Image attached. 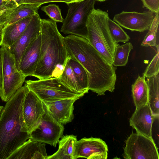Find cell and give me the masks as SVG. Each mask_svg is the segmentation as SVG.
<instances>
[{
	"instance_id": "7a4b0ae2",
	"label": "cell",
	"mask_w": 159,
	"mask_h": 159,
	"mask_svg": "<svg viewBox=\"0 0 159 159\" xmlns=\"http://www.w3.org/2000/svg\"><path fill=\"white\" fill-rule=\"evenodd\" d=\"M29 90L25 84L7 101L0 115V159H8L30 138L22 115L25 96Z\"/></svg>"
},
{
	"instance_id": "5b68a950",
	"label": "cell",
	"mask_w": 159,
	"mask_h": 159,
	"mask_svg": "<svg viewBox=\"0 0 159 159\" xmlns=\"http://www.w3.org/2000/svg\"><path fill=\"white\" fill-rule=\"evenodd\" d=\"M25 84L43 102L79 98L85 94L74 91L62 83L59 77L25 81Z\"/></svg>"
},
{
	"instance_id": "603a6c76",
	"label": "cell",
	"mask_w": 159,
	"mask_h": 159,
	"mask_svg": "<svg viewBox=\"0 0 159 159\" xmlns=\"http://www.w3.org/2000/svg\"><path fill=\"white\" fill-rule=\"evenodd\" d=\"M83 92L87 93L89 89V80L87 73L83 66L77 60L70 57L67 61Z\"/></svg>"
},
{
	"instance_id": "8d00e7d4",
	"label": "cell",
	"mask_w": 159,
	"mask_h": 159,
	"mask_svg": "<svg viewBox=\"0 0 159 159\" xmlns=\"http://www.w3.org/2000/svg\"><path fill=\"white\" fill-rule=\"evenodd\" d=\"M15 0H4V1L7 2V1H15Z\"/></svg>"
},
{
	"instance_id": "8fae6325",
	"label": "cell",
	"mask_w": 159,
	"mask_h": 159,
	"mask_svg": "<svg viewBox=\"0 0 159 159\" xmlns=\"http://www.w3.org/2000/svg\"><path fill=\"white\" fill-rule=\"evenodd\" d=\"M156 14L150 10L142 12L123 11L115 15L113 20L126 29L143 32L149 29Z\"/></svg>"
},
{
	"instance_id": "d590c367",
	"label": "cell",
	"mask_w": 159,
	"mask_h": 159,
	"mask_svg": "<svg viewBox=\"0 0 159 159\" xmlns=\"http://www.w3.org/2000/svg\"><path fill=\"white\" fill-rule=\"evenodd\" d=\"M108 0H96V1H98L100 2H103Z\"/></svg>"
},
{
	"instance_id": "8992f818",
	"label": "cell",
	"mask_w": 159,
	"mask_h": 159,
	"mask_svg": "<svg viewBox=\"0 0 159 159\" xmlns=\"http://www.w3.org/2000/svg\"><path fill=\"white\" fill-rule=\"evenodd\" d=\"M96 0H84L68 5L66 16L64 19L60 31L87 39L86 21L90 12L94 8Z\"/></svg>"
},
{
	"instance_id": "f546056e",
	"label": "cell",
	"mask_w": 159,
	"mask_h": 159,
	"mask_svg": "<svg viewBox=\"0 0 159 159\" xmlns=\"http://www.w3.org/2000/svg\"><path fill=\"white\" fill-rule=\"evenodd\" d=\"M84 0H22L18 4V5L22 4H30L34 5L38 8L42 4L49 2H62L67 5L70 3L80 2Z\"/></svg>"
},
{
	"instance_id": "d6a6232c",
	"label": "cell",
	"mask_w": 159,
	"mask_h": 159,
	"mask_svg": "<svg viewBox=\"0 0 159 159\" xmlns=\"http://www.w3.org/2000/svg\"><path fill=\"white\" fill-rule=\"evenodd\" d=\"M0 97L2 100L3 99V66L1 52L0 49Z\"/></svg>"
},
{
	"instance_id": "7c38bea8",
	"label": "cell",
	"mask_w": 159,
	"mask_h": 159,
	"mask_svg": "<svg viewBox=\"0 0 159 159\" xmlns=\"http://www.w3.org/2000/svg\"><path fill=\"white\" fill-rule=\"evenodd\" d=\"M74 159H107L108 148L105 141L99 138H84L75 142Z\"/></svg>"
},
{
	"instance_id": "ac0fdd59",
	"label": "cell",
	"mask_w": 159,
	"mask_h": 159,
	"mask_svg": "<svg viewBox=\"0 0 159 159\" xmlns=\"http://www.w3.org/2000/svg\"><path fill=\"white\" fill-rule=\"evenodd\" d=\"M34 15L6 26L2 31L0 46L9 48L15 43L26 28Z\"/></svg>"
},
{
	"instance_id": "4316f807",
	"label": "cell",
	"mask_w": 159,
	"mask_h": 159,
	"mask_svg": "<svg viewBox=\"0 0 159 159\" xmlns=\"http://www.w3.org/2000/svg\"><path fill=\"white\" fill-rule=\"evenodd\" d=\"M108 25L110 33L114 41L118 43L119 42L126 43L130 38L120 26L110 18Z\"/></svg>"
},
{
	"instance_id": "83f0119b",
	"label": "cell",
	"mask_w": 159,
	"mask_h": 159,
	"mask_svg": "<svg viewBox=\"0 0 159 159\" xmlns=\"http://www.w3.org/2000/svg\"><path fill=\"white\" fill-rule=\"evenodd\" d=\"M156 54L150 62L143 72V76L148 78L159 74V46L157 48Z\"/></svg>"
},
{
	"instance_id": "d6986e66",
	"label": "cell",
	"mask_w": 159,
	"mask_h": 159,
	"mask_svg": "<svg viewBox=\"0 0 159 159\" xmlns=\"http://www.w3.org/2000/svg\"><path fill=\"white\" fill-rule=\"evenodd\" d=\"M77 140L76 136L66 135L61 137L59 142L58 150L46 159H74V145Z\"/></svg>"
},
{
	"instance_id": "cb8c5ba5",
	"label": "cell",
	"mask_w": 159,
	"mask_h": 159,
	"mask_svg": "<svg viewBox=\"0 0 159 159\" xmlns=\"http://www.w3.org/2000/svg\"><path fill=\"white\" fill-rule=\"evenodd\" d=\"M159 13L157 14L151 24L148 31L141 44L142 47L159 46Z\"/></svg>"
},
{
	"instance_id": "9c48e42d",
	"label": "cell",
	"mask_w": 159,
	"mask_h": 159,
	"mask_svg": "<svg viewBox=\"0 0 159 159\" xmlns=\"http://www.w3.org/2000/svg\"><path fill=\"white\" fill-rule=\"evenodd\" d=\"M43 104L44 114L38 126L31 133L30 139L55 147L62 136L64 127L53 118Z\"/></svg>"
},
{
	"instance_id": "f1b7e54d",
	"label": "cell",
	"mask_w": 159,
	"mask_h": 159,
	"mask_svg": "<svg viewBox=\"0 0 159 159\" xmlns=\"http://www.w3.org/2000/svg\"><path fill=\"white\" fill-rule=\"evenodd\" d=\"M41 9L52 20L56 22H63L64 19L58 6L55 4H50L42 7Z\"/></svg>"
},
{
	"instance_id": "4dcf8cb0",
	"label": "cell",
	"mask_w": 159,
	"mask_h": 159,
	"mask_svg": "<svg viewBox=\"0 0 159 159\" xmlns=\"http://www.w3.org/2000/svg\"><path fill=\"white\" fill-rule=\"evenodd\" d=\"M143 7L156 14L159 13V0H141Z\"/></svg>"
},
{
	"instance_id": "ba28073f",
	"label": "cell",
	"mask_w": 159,
	"mask_h": 159,
	"mask_svg": "<svg viewBox=\"0 0 159 159\" xmlns=\"http://www.w3.org/2000/svg\"><path fill=\"white\" fill-rule=\"evenodd\" d=\"M122 155L126 159H159L158 148L153 139L132 133L125 142Z\"/></svg>"
},
{
	"instance_id": "e0dca14e",
	"label": "cell",
	"mask_w": 159,
	"mask_h": 159,
	"mask_svg": "<svg viewBox=\"0 0 159 159\" xmlns=\"http://www.w3.org/2000/svg\"><path fill=\"white\" fill-rule=\"evenodd\" d=\"M45 143L29 139L15 151L8 159H46Z\"/></svg>"
},
{
	"instance_id": "2e32d148",
	"label": "cell",
	"mask_w": 159,
	"mask_h": 159,
	"mask_svg": "<svg viewBox=\"0 0 159 159\" xmlns=\"http://www.w3.org/2000/svg\"><path fill=\"white\" fill-rule=\"evenodd\" d=\"M40 46V34L30 44L21 57L19 71L26 77L32 76L35 70L39 59Z\"/></svg>"
},
{
	"instance_id": "277c9868",
	"label": "cell",
	"mask_w": 159,
	"mask_h": 159,
	"mask_svg": "<svg viewBox=\"0 0 159 159\" xmlns=\"http://www.w3.org/2000/svg\"><path fill=\"white\" fill-rule=\"evenodd\" d=\"M108 13L99 9H93L88 16L87 39L109 64L113 65L116 47L119 45L112 39L109 29Z\"/></svg>"
},
{
	"instance_id": "5bb4252c",
	"label": "cell",
	"mask_w": 159,
	"mask_h": 159,
	"mask_svg": "<svg viewBox=\"0 0 159 159\" xmlns=\"http://www.w3.org/2000/svg\"><path fill=\"white\" fill-rule=\"evenodd\" d=\"M155 118L147 103L135 110L129 119L130 125L137 133L152 139V126Z\"/></svg>"
},
{
	"instance_id": "7402d4cb",
	"label": "cell",
	"mask_w": 159,
	"mask_h": 159,
	"mask_svg": "<svg viewBox=\"0 0 159 159\" xmlns=\"http://www.w3.org/2000/svg\"><path fill=\"white\" fill-rule=\"evenodd\" d=\"M38 8L35 6L30 4L19 5L10 15L6 20L4 28L22 19L38 13Z\"/></svg>"
},
{
	"instance_id": "9a60e30c",
	"label": "cell",
	"mask_w": 159,
	"mask_h": 159,
	"mask_svg": "<svg viewBox=\"0 0 159 159\" xmlns=\"http://www.w3.org/2000/svg\"><path fill=\"white\" fill-rule=\"evenodd\" d=\"M79 98H68L43 102L53 118L59 124L63 125L70 122L74 119V103Z\"/></svg>"
},
{
	"instance_id": "6da1fadb",
	"label": "cell",
	"mask_w": 159,
	"mask_h": 159,
	"mask_svg": "<svg viewBox=\"0 0 159 159\" xmlns=\"http://www.w3.org/2000/svg\"><path fill=\"white\" fill-rule=\"evenodd\" d=\"M69 57L78 61L87 74L89 89L104 95L106 91L112 92L115 88L116 68L109 64L84 38L70 34L64 38Z\"/></svg>"
},
{
	"instance_id": "e575fe53",
	"label": "cell",
	"mask_w": 159,
	"mask_h": 159,
	"mask_svg": "<svg viewBox=\"0 0 159 159\" xmlns=\"http://www.w3.org/2000/svg\"><path fill=\"white\" fill-rule=\"evenodd\" d=\"M3 107V106H1L0 105V115L2 110V109Z\"/></svg>"
},
{
	"instance_id": "d4e9b609",
	"label": "cell",
	"mask_w": 159,
	"mask_h": 159,
	"mask_svg": "<svg viewBox=\"0 0 159 159\" xmlns=\"http://www.w3.org/2000/svg\"><path fill=\"white\" fill-rule=\"evenodd\" d=\"M60 81L71 89L80 93L82 91L72 69L68 61L59 77Z\"/></svg>"
},
{
	"instance_id": "3957f363",
	"label": "cell",
	"mask_w": 159,
	"mask_h": 159,
	"mask_svg": "<svg viewBox=\"0 0 159 159\" xmlns=\"http://www.w3.org/2000/svg\"><path fill=\"white\" fill-rule=\"evenodd\" d=\"M40 35L39 57L32 76L39 80L59 77L70 57L57 22L41 19Z\"/></svg>"
},
{
	"instance_id": "4fadbf2b",
	"label": "cell",
	"mask_w": 159,
	"mask_h": 159,
	"mask_svg": "<svg viewBox=\"0 0 159 159\" xmlns=\"http://www.w3.org/2000/svg\"><path fill=\"white\" fill-rule=\"evenodd\" d=\"M44 112L43 102L34 93L29 89L24 99L22 115L25 123L30 133L39 125Z\"/></svg>"
},
{
	"instance_id": "44dd1931",
	"label": "cell",
	"mask_w": 159,
	"mask_h": 159,
	"mask_svg": "<svg viewBox=\"0 0 159 159\" xmlns=\"http://www.w3.org/2000/svg\"><path fill=\"white\" fill-rule=\"evenodd\" d=\"M132 92L136 109L148 103V89L145 78L138 76L132 86Z\"/></svg>"
},
{
	"instance_id": "ffe728a7",
	"label": "cell",
	"mask_w": 159,
	"mask_h": 159,
	"mask_svg": "<svg viewBox=\"0 0 159 159\" xmlns=\"http://www.w3.org/2000/svg\"><path fill=\"white\" fill-rule=\"evenodd\" d=\"M148 89V104L156 118L159 115V75L147 78Z\"/></svg>"
},
{
	"instance_id": "52a82bcc",
	"label": "cell",
	"mask_w": 159,
	"mask_h": 159,
	"mask_svg": "<svg viewBox=\"0 0 159 159\" xmlns=\"http://www.w3.org/2000/svg\"><path fill=\"white\" fill-rule=\"evenodd\" d=\"M3 66V99L7 102L16 91L22 86L25 76L17 69L13 56L9 48L1 46Z\"/></svg>"
},
{
	"instance_id": "30bf717a",
	"label": "cell",
	"mask_w": 159,
	"mask_h": 159,
	"mask_svg": "<svg viewBox=\"0 0 159 159\" xmlns=\"http://www.w3.org/2000/svg\"><path fill=\"white\" fill-rule=\"evenodd\" d=\"M41 19L38 13L34 14L24 31L9 48L14 57L19 70L22 55L31 43L40 34Z\"/></svg>"
},
{
	"instance_id": "1f68e13d",
	"label": "cell",
	"mask_w": 159,
	"mask_h": 159,
	"mask_svg": "<svg viewBox=\"0 0 159 159\" xmlns=\"http://www.w3.org/2000/svg\"><path fill=\"white\" fill-rule=\"evenodd\" d=\"M4 0H0V16L7 10L12 7L18 6L16 2L13 1H4Z\"/></svg>"
},
{
	"instance_id": "484cf974",
	"label": "cell",
	"mask_w": 159,
	"mask_h": 159,
	"mask_svg": "<svg viewBox=\"0 0 159 159\" xmlns=\"http://www.w3.org/2000/svg\"><path fill=\"white\" fill-rule=\"evenodd\" d=\"M133 48L130 42L117 46L114 52L113 65L115 66H125L128 62L129 53Z\"/></svg>"
},
{
	"instance_id": "836d02e7",
	"label": "cell",
	"mask_w": 159,
	"mask_h": 159,
	"mask_svg": "<svg viewBox=\"0 0 159 159\" xmlns=\"http://www.w3.org/2000/svg\"><path fill=\"white\" fill-rule=\"evenodd\" d=\"M22 0H15V1L16 2V4H17V5L18 6V4Z\"/></svg>"
}]
</instances>
